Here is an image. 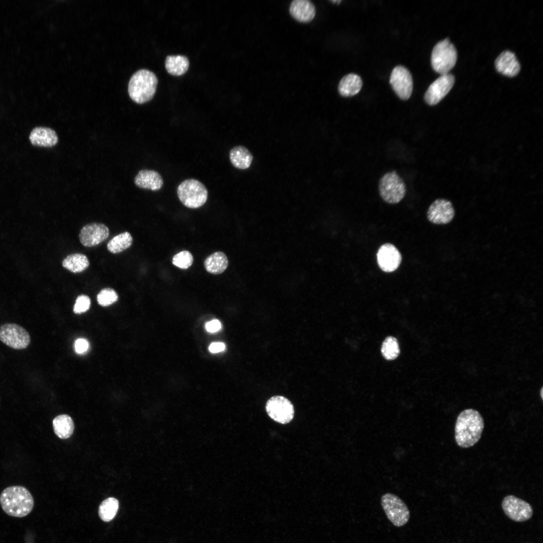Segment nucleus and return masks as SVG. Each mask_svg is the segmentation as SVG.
Instances as JSON below:
<instances>
[{"mask_svg":"<svg viewBox=\"0 0 543 543\" xmlns=\"http://www.w3.org/2000/svg\"><path fill=\"white\" fill-rule=\"evenodd\" d=\"M484 427V419L476 410L467 409L458 415L455 427V437L457 444L469 448L480 440Z\"/></svg>","mask_w":543,"mask_h":543,"instance_id":"nucleus-1","label":"nucleus"},{"mask_svg":"<svg viewBox=\"0 0 543 543\" xmlns=\"http://www.w3.org/2000/svg\"><path fill=\"white\" fill-rule=\"evenodd\" d=\"M0 504L4 512L11 516L23 517L32 510L34 502L29 491L23 486L5 488L0 495Z\"/></svg>","mask_w":543,"mask_h":543,"instance_id":"nucleus-2","label":"nucleus"},{"mask_svg":"<svg viewBox=\"0 0 543 543\" xmlns=\"http://www.w3.org/2000/svg\"><path fill=\"white\" fill-rule=\"evenodd\" d=\"M158 80L152 71L142 69L135 72L130 79L128 93L133 101L143 104L150 101L156 89Z\"/></svg>","mask_w":543,"mask_h":543,"instance_id":"nucleus-3","label":"nucleus"},{"mask_svg":"<svg viewBox=\"0 0 543 543\" xmlns=\"http://www.w3.org/2000/svg\"><path fill=\"white\" fill-rule=\"evenodd\" d=\"M179 201L186 207L196 209L202 206L207 201L208 192L205 186L194 178L182 182L177 188Z\"/></svg>","mask_w":543,"mask_h":543,"instance_id":"nucleus-4","label":"nucleus"},{"mask_svg":"<svg viewBox=\"0 0 543 543\" xmlns=\"http://www.w3.org/2000/svg\"><path fill=\"white\" fill-rule=\"evenodd\" d=\"M457 59L455 47L448 39H445L434 47L431 56V66L441 75L446 74L454 67Z\"/></svg>","mask_w":543,"mask_h":543,"instance_id":"nucleus-5","label":"nucleus"},{"mask_svg":"<svg viewBox=\"0 0 543 543\" xmlns=\"http://www.w3.org/2000/svg\"><path fill=\"white\" fill-rule=\"evenodd\" d=\"M379 191L382 199L387 203H399L406 194L405 185L395 171L385 174L379 183Z\"/></svg>","mask_w":543,"mask_h":543,"instance_id":"nucleus-6","label":"nucleus"},{"mask_svg":"<svg viewBox=\"0 0 543 543\" xmlns=\"http://www.w3.org/2000/svg\"><path fill=\"white\" fill-rule=\"evenodd\" d=\"M381 503L387 517L394 525L401 527L408 522L409 510L398 496L392 493L385 494L381 497Z\"/></svg>","mask_w":543,"mask_h":543,"instance_id":"nucleus-7","label":"nucleus"},{"mask_svg":"<svg viewBox=\"0 0 543 543\" xmlns=\"http://www.w3.org/2000/svg\"><path fill=\"white\" fill-rule=\"evenodd\" d=\"M0 340L15 349H23L28 346L31 337L22 326L15 323H5L0 326Z\"/></svg>","mask_w":543,"mask_h":543,"instance_id":"nucleus-8","label":"nucleus"},{"mask_svg":"<svg viewBox=\"0 0 543 543\" xmlns=\"http://www.w3.org/2000/svg\"><path fill=\"white\" fill-rule=\"evenodd\" d=\"M505 515L515 522L526 521L532 516L533 510L527 502L513 495L505 496L501 503Z\"/></svg>","mask_w":543,"mask_h":543,"instance_id":"nucleus-9","label":"nucleus"},{"mask_svg":"<svg viewBox=\"0 0 543 543\" xmlns=\"http://www.w3.org/2000/svg\"><path fill=\"white\" fill-rule=\"evenodd\" d=\"M268 416L275 421L287 424L294 417V408L287 398L282 396H275L269 398L265 405Z\"/></svg>","mask_w":543,"mask_h":543,"instance_id":"nucleus-10","label":"nucleus"},{"mask_svg":"<svg viewBox=\"0 0 543 543\" xmlns=\"http://www.w3.org/2000/svg\"><path fill=\"white\" fill-rule=\"evenodd\" d=\"M390 83L396 95L403 100H408L413 89V79L410 71L401 65L392 70Z\"/></svg>","mask_w":543,"mask_h":543,"instance_id":"nucleus-11","label":"nucleus"},{"mask_svg":"<svg viewBox=\"0 0 543 543\" xmlns=\"http://www.w3.org/2000/svg\"><path fill=\"white\" fill-rule=\"evenodd\" d=\"M455 83L453 75H441L429 86L424 95L425 102L430 106L438 104L450 91Z\"/></svg>","mask_w":543,"mask_h":543,"instance_id":"nucleus-12","label":"nucleus"},{"mask_svg":"<svg viewBox=\"0 0 543 543\" xmlns=\"http://www.w3.org/2000/svg\"><path fill=\"white\" fill-rule=\"evenodd\" d=\"M377 258L379 267L386 273L396 270L402 261V256L398 249L389 243H385L379 247Z\"/></svg>","mask_w":543,"mask_h":543,"instance_id":"nucleus-13","label":"nucleus"},{"mask_svg":"<svg viewBox=\"0 0 543 543\" xmlns=\"http://www.w3.org/2000/svg\"><path fill=\"white\" fill-rule=\"evenodd\" d=\"M109 235L108 227L104 224L92 223L85 225L81 229L79 235L81 243L86 247L99 244L106 240Z\"/></svg>","mask_w":543,"mask_h":543,"instance_id":"nucleus-14","label":"nucleus"},{"mask_svg":"<svg viewBox=\"0 0 543 543\" xmlns=\"http://www.w3.org/2000/svg\"><path fill=\"white\" fill-rule=\"evenodd\" d=\"M455 215L452 204L445 199H437L429 206L427 213L428 220L435 224H446Z\"/></svg>","mask_w":543,"mask_h":543,"instance_id":"nucleus-15","label":"nucleus"},{"mask_svg":"<svg viewBox=\"0 0 543 543\" xmlns=\"http://www.w3.org/2000/svg\"><path fill=\"white\" fill-rule=\"evenodd\" d=\"M135 185L141 189L157 191L163 185V179L157 171L154 170H140L134 178Z\"/></svg>","mask_w":543,"mask_h":543,"instance_id":"nucleus-16","label":"nucleus"},{"mask_svg":"<svg viewBox=\"0 0 543 543\" xmlns=\"http://www.w3.org/2000/svg\"><path fill=\"white\" fill-rule=\"evenodd\" d=\"M495 64L499 72L509 77L516 75L520 69L515 54L509 51L502 52L496 59Z\"/></svg>","mask_w":543,"mask_h":543,"instance_id":"nucleus-17","label":"nucleus"},{"mask_svg":"<svg viewBox=\"0 0 543 543\" xmlns=\"http://www.w3.org/2000/svg\"><path fill=\"white\" fill-rule=\"evenodd\" d=\"M29 138L33 145L39 147H51L55 146L58 141L56 132L50 128L44 127L34 128Z\"/></svg>","mask_w":543,"mask_h":543,"instance_id":"nucleus-18","label":"nucleus"},{"mask_svg":"<svg viewBox=\"0 0 543 543\" xmlns=\"http://www.w3.org/2000/svg\"><path fill=\"white\" fill-rule=\"evenodd\" d=\"M290 12L297 20L308 22L314 17L315 10L313 4L308 0H294L290 5Z\"/></svg>","mask_w":543,"mask_h":543,"instance_id":"nucleus-19","label":"nucleus"},{"mask_svg":"<svg viewBox=\"0 0 543 543\" xmlns=\"http://www.w3.org/2000/svg\"><path fill=\"white\" fill-rule=\"evenodd\" d=\"M363 85L360 77L354 73L343 76L338 84V92L344 97H352L359 93Z\"/></svg>","mask_w":543,"mask_h":543,"instance_id":"nucleus-20","label":"nucleus"},{"mask_svg":"<svg viewBox=\"0 0 543 543\" xmlns=\"http://www.w3.org/2000/svg\"><path fill=\"white\" fill-rule=\"evenodd\" d=\"M253 156L249 150L241 145L232 148L229 151V159L235 167L240 169L249 168L253 160Z\"/></svg>","mask_w":543,"mask_h":543,"instance_id":"nucleus-21","label":"nucleus"},{"mask_svg":"<svg viewBox=\"0 0 543 543\" xmlns=\"http://www.w3.org/2000/svg\"><path fill=\"white\" fill-rule=\"evenodd\" d=\"M228 265V260L226 255L220 251L214 252L204 261V266L206 270L215 275L224 272Z\"/></svg>","mask_w":543,"mask_h":543,"instance_id":"nucleus-22","label":"nucleus"},{"mask_svg":"<svg viewBox=\"0 0 543 543\" xmlns=\"http://www.w3.org/2000/svg\"><path fill=\"white\" fill-rule=\"evenodd\" d=\"M55 434L61 439L69 437L74 430V423L71 418L66 414L58 415L52 422Z\"/></svg>","mask_w":543,"mask_h":543,"instance_id":"nucleus-23","label":"nucleus"},{"mask_svg":"<svg viewBox=\"0 0 543 543\" xmlns=\"http://www.w3.org/2000/svg\"><path fill=\"white\" fill-rule=\"evenodd\" d=\"M165 66L170 74L179 76L184 74L189 67L188 58L183 55H168L166 57Z\"/></svg>","mask_w":543,"mask_h":543,"instance_id":"nucleus-24","label":"nucleus"},{"mask_svg":"<svg viewBox=\"0 0 543 543\" xmlns=\"http://www.w3.org/2000/svg\"><path fill=\"white\" fill-rule=\"evenodd\" d=\"M62 265L71 272L78 273L83 272L88 267L89 261L85 255L76 253L67 256L63 260Z\"/></svg>","mask_w":543,"mask_h":543,"instance_id":"nucleus-25","label":"nucleus"},{"mask_svg":"<svg viewBox=\"0 0 543 543\" xmlns=\"http://www.w3.org/2000/svg\"><path fill=\"white\" fill-rule=\"evenodd\" d=\"M133 238L128 232L121 233L111 239L107 244L108 250L112 253H118L128 248L132 244Z\"/></svg>","mask_w":543,"mask_h":543,"instance_id":"nucleus-26","label":"nucleus"},{"mask_svg":"<svg viewBox=\"0 0 543 543\" xmlns=\"http://www.w3.org/2000/svg\"><path fill=\"white\" fill-rule=\"evenodd\" d=\"M118 507L119 502L116 498L110 497L105 499L99 507V514L100 518L106 522L111 521L116 515Z\"/></svg>","mask_w":543,"mask_h":543,"instance_id":"nucleus-27","label":"nucleus"},{"mask_svg":"<svg viewBox=\"0 0 543 543\" xmlns=\"http://www.w3.org/2000/svg\"><path fill=\"white\" fill-rule=\"evenodd\" d=\"M381 351L383 356L386 359H395L400 353L397 340L393 336L387 337L382 344Z\"/></svg>","mask_w":543,"mask_h":543,"instance_id":"nucleus-28","label":"nucleus"},{"mask_svg":"<svg viewBox=\"0 0 543 543\" xmlns=\"http://www.w3.org/2000/svg\"><path fill=\"white\" fill-rule=\"evenodd\" d=\"M118 296L116 292L111 288L102 289L97 295V301L102 306H109L118 300Z\"/></svg>","mask_w":543,"mask_h":543,"instance_id":"nucleus-29","label":"nucleus"},{"mask_svg":"<svg viewBox=\"0 0 543 543\" xmlns=\"http://www.w3.org/2000/svg\"><path fill=\"white\" fill-rule=\"evenodd\" d=\"M172 262L179 268L187 269L192 264L193 257L189 251L183 250L173 256Z\"/></svg>","mask_w":543,"mask_h":543,"instance_id":"nucleus-30","label":"nucleus"},{"mask_svg":"<svg viewBox=\"0 0 543 543\" xmlns=\"http://www.w3.org/2000/svg\"><path fill=\"white\" fill-rule=\"evenodd\" d=\"M90 300L86 295H81L79 296L73 307V311L75 313L80 314L86 312L89 308Z\"/></svg>","mask_w":543,"mask_h":543,"instance_id":"nucleus-31","label":"nucleus"},{"mask_svg":"<svg viewBox=\"0 0 543 543\" xmlns=\"http://www.w3.org/2000/svg\"><path fill=\"white\" fill-rule=\"evenodd\" d=\"M88 348V342L84 338H78L75 342L74 348L78 354L84 353L87 351Z\"/></svg>","mask_w":543,"mask_h":543,"instance_id":"nucleus-32","label":"nucleus"},{"mask_svg":"<svg viewBox=\"0 0 543 543\" xmlns=\"http://www.w3.org/2000/svg\"><path fill=\"white\" fill-rule=\"evenodd\" d=\"M222 327L221 323L217 319H214L208 322L205 325V328L207 331L211 333L216 332L219 331Z\"/></svg>","mask_w":543,"mask_h":543,"instance_id":"nucleus-33","label":"nucleus"},{"mask_svg":"<svg viewBox=\"0 0 543 543\" xmlns=\"http://www.w3.org/2000/svg\"><path fill=\"white\" fill-rule=\"evenodd\" d=\"M225 347V344L222 342H213L210 345L209 350L212 353H217L224 350Z\"/></svg>","mask_w":543,"mask_h":543,"instance_id":"nucleus-34","label":"nucleus"},{"mask_svg":"<svg viewBox=\"0 0 543 543\" xmlns=\"http://www.w3.org/2000/svg\"><path fill=\"white\" fill-rule=\"evenodd\" d=\"M542 391H543L542 388H541V390H540V396H541V398L542 399V398H543V397H542Z\"/></svg>","mask_w":543,"mask_h":543,"instance_id":"nucleus-35","label":"nucleus"},{"mask_svg":"<svg viewBox=\"0 0 543 543\" xmlns=\"http://www.w3.org/2000/svg\"><path fill=\"white\" fill-rule=\"evenodd\" d=\"M331 2H333V3H339L341 2V1H331Z\"/></svg>","mask_w":543,"mask_h":543,"instance_id":"nucleus-36","label":"nucleus"}]
</instances>
